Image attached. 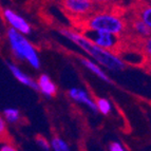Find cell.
Instances as JSON below:
<instances>
[{"label": "cell", "mask_w": 151, "mask_h": 151, "mask_svg": "<svg viewBox=\"0 0 151 151\" xmlns=\"http://www.w3.org/2000/svg\"><path fill=\"white\" fill-rule=\"evenodd\" d=\"M97 111H99L104 115H108L111 111V105L106 98H97L95 103Z\"/></svg>", "instance_id": "7c38bea8"}, {"label": "cell", "mask_w": 151, "mask_h": 151, "mask_svg": "<svg viewBox=\"0 0 151 151\" xmlns=\"http://www.w3.org/2000/svg\"><path fill=\"white\" fill-rule=\"evenodd\" d=\"M51 145L53 147L54 151H71L69 146L67 145V143L63 139H61L60 137H58V136H56V137H54L52 139Z\"/></svg>", "instance_id": "4fadbf2b"}, {"label": "cell", "mask_w": 151, "mask_h": 151, "mask_svg": "<svg viewBox=\"0 0 151 151\" xmlns=\"http://www.w3.org/2000/svg\"><path fill=\"white\" fill-rule=\"evenodd\" d=\"M3 119L4 121H8L9 123H16L20 117V113L17 109L8 108L3 111Z\"/></svg>", "instance_id": "8fae6325"}, {"label": "cell", "mask_w": 151, "mask_h": 151, "mask_svg": "<svg viewBox=\"0 0 151 151\" xmlns=\"http://www.w3.org/2000/svg\"><path fill=\"white\" fill-rule=\"evenodd\" d=\"M88 39L97 47L105 49L107 51L113 48L114 43H115V36L104 32H94V36H91Z\"/></svg>", "instance_id": "8992f818"}, {"label": "cell", "mask_w": 151, "mask_h": 151, "mask_svg": "<svg viewBox=\"0 0 151 151\" xmlns=\"http://www.w3.org/2000/svg\"><path fill=\"white\" fill-rule=\"evenodd\" d=\"M60 34H63L68 39H70L72 42H74L81 49H83L87 54L92 56L97 63L103 65L104 67H106L109 70L121 71L125 68L124 61L121 60L117 56H115L114 54L105 50V49L97 47L85 36L81 35V34H78L72 30H69V29H61Z\"/></svg>", "instance_id": "6da1fadb"}, {"label": "cell", "mask_w": 151, "mask_h": 151, "mask_svg": "<svg viewBox=\"0 0 151 151\" xmlns=\"http://www.w3.org/2000/svg\"><path fill=\"white\" fill-rule=\"evenodd\" d=\"M151 40L150 39H147V53H148V55H150L151 53Z\"/></svg>", "instance_id": "ffe728a7"}, {"label": "cell", "mask_w": 151, "mask_h": 151, "mask_svg": "<svg viewBox=\"0 0 151 151\" xmlns=\"http://www.w3.org/2000/svg\"><path fill=\"white\" fill-rule=\"evenodd\" d=\"M134 28L139 35L149 36V34H150V28H148L146 24H144L141 20H137L134 22Z\"/></svg>", "instance_id": "5bb4252c"}, {"label": "cell", "mask_w": 151, "mask_h": 151, "mask_svg": "<svg viewBox=\"0 0 151 151\" xmlns=\"http://www.w3.org/2000/svg\"><path fill=\"white\" fill-rule=\"evenodd\" d=\"M93 3L88 0H68L63 2L65 6L72 14H87L91 11Z\"/></svg>", "instance_id": "5b68a950"}, {"label": "cell", "mask_w": 151, "mask_h": 151, "mask_svg": "<svg viewBox=\"0 0 151 151\" xmlns=\"http://www.w3.org/2000/svg\"><path fill=\"white\" fill-rule=\"evenodd\" d=\"M6 65H8L9 70L12 72V74L15 76V78L19 81V83H21L22 85H24V86L30 87V88H32L33 90L39 91L37 81H35L33 78H31L30 76H28L25 73H23L22 71L18 68L17 65H15L12 63H6Z\"/></svg>", "instance_id": "52a82bcc"}, {"label": "cell", "mask_w": 151, "mask_h": 151, "mask_svg": "<svg viewBox=\"0 0 151 151\" xmlns=\"http://www.w3.org/2000/svg\"><path fill=\"white\" fill-rule=\"evenodd\" d=\"M151 9L147 8L142 12V15H141V21L144 23V24H146L148 28L151 27Z\"/></svg>", "instance_id": "9a60e30c"}, {"label": "cell", "mask_w": 151, "mask_h": 151, "mask_svg": "<svg viewBox=\"0 0 151 151\" xmlns=\"http://www.w3.org/2000/svg\"><path fill=\"white\" fill-rule=\"evenodd\" d=\"M8 38L12 47L13 53L15 54L16 57L19 58L20 60L29 61L32 67H34L35 69H39L40 60L37 52L31 45V42H29L20 33L16 32L13 29H10L8 31Z\"/></svg>", "instance_id": "7a4b0ae2"}, {"label": "cell", "mask_w": 151, "mask_h": 151, "mask_svg": "<svg viewBox=\"0 0 151 151\" xmlns=\"http://www.w3.org/2000/svg\"><path fill=\"white\" fill-rule=\"evenodd\" d=\"M37 85L38 88H39V91H41L45 95L51 97V96H54L56 94L57 88H56L55 83L51 81V78L48 75L42 74L38 79Z\"/></svg>", "instance_id": "9c48e42d"}, {"label": "cell", "mask_w": 151, "mask_h": 151, "mask_svg": "<svg viewBox=\"0 0 151 151\" xmlns=\"http://www.w3.org/2000/svg\"><path fill=\"white\" fill-rule=\"evenodd\" d=\"M79 60H81V65H85L87 69H89V70H90L92 73L95 74L97 77H99L101 79H103L104 81H106V83H111V79L108 77V76H107V74L105 73V72H104V71L101 70L98 65H96L94 63H92L91 60H89L88 58L81 57Z\"/></svg>", "instance_id": "30bf717a"}, {"label": "cell", "mask_w": 151, "mask_h": 151, "mask_svg": "<svg viewBox=\"0 0 151 151\" xmlns=\"http://www.w3.org/2000/svg\"><path fill=\"white\" fill-rule=\"evenodd\" d=\"M87 28L92 32L109 33L111 35H119L124 31V21L113 14H98L91 17L86 22Z\"/></svg>", "instance_id": "3957f363"}, {"label": "cell", "mask_w": 151, "mask_h": 151, "mask_svg": "<svg viewBox=\"0 0 151 151\" xmlns=\"http://www.w3.org/2000/svg\"><path fill=\"white\" fill-rule=\"evenodd\" d=\"M3 16L13 27V30H15L16 32L22 33V34H30L31 33L30 24L14 11L10 10V9H5L3 11Z\"/></svg>", "instance_id": "277c9868"}, {"label": "cell", "mask_w": 151, "mask_h": 151, "mask_svg": "<svg viewBox=\"0 0 151 151\" xmlns=\"http://www.w3.org/2000/svg\"><path fill=\"white\" fill-rule=\"evenodd\" d=\"M5 134H6V124L4 119L0 115V139H2Z\"/></svg>", "instance_id": "e0dca14e"}, {"label": "cell", "mask_w": 151, "mask_h": 151, "mask_svg": "<svg viewBox=\"0 0 151 151\" xmlns=\"http://www.w3.org/2000/svg\"><path fill=\"white\" fill-rule=\"evenodd\" d=\"M109 150L110 151H125L121 144L117 143V142H114V143H111L110 146H109Z\"/></svg>", "instance_id": "ac0fdd59"}, {"label": "cell", "mask_w": 151, "mask_h": 151, "mask_svg": "<svg viewBox=\"0 0 151 151\" xmlns=\"http://www.w3.org/2000/svg\"><path fill=\"white\" fill-rule=\"evenodd\" d=\"M36 142H37V144L43 149V150H45V151L50 150V144H49V142L47 141L45 137H43V136H41V135H38L37 137H36Z\"/></svg>", "instance_id": "2e32d148"}, {"label": "cell", "mask_w": 151, "mask_h": 151, "mask_svg": "<svg viewBox=\"0 0 151 151\" xmlns=\"http://www.w3.org/2000/svg\"><path fill=\"white\" fill-rule=\"evenodd\" d=\"M69 95H70V97L72 98V99H74V101H78V103L85 104L86 106H88L89 108L93 111V112H95V113L98 112L95 103H94V101L89 97L88 94L83 90H81V89H77V88L70 89V90H69Z\"/></svg>", "instance_id": "ba28073f"}, {"label": "cell", "mask_w": 151, "mask_h": 151, "mask_svg": "<svg viewBox=\"0 0 151 151\" xmlns=\"http://www.w3.org/2000/svg\"><path fill=\"white\" fill-rule=\"evenodd\" d=\"M0 151H17V149L14 146H12V145H10V144H4V145L1 146Z\"/></svg>", "instance_id": "d6986e66"}]
</instances>
